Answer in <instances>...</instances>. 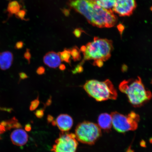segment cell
I'll return each mask as SVG.
<instances>
[{
    "label": "cell",
    "mask_w": 152,
    "mask_h": 152,
    "mask_svg": "<svg viewBox=\"0 0 152 152\" xmlns=\"http://www.w3.org/2000/svg\"><path fill=\"white\" fill-rule=\"evenodd\" d=\"M24 56L26 59L28 60V62H30V58H31V55L29 52V50H28V49L25 54Z\"/></svg>",
    "instance_id": "cb8c5ba5"
},
{
    "label": "cell",
    "mask_w": 152,
    "mask_h": 152,
    "mask_svg": "<svg viewBox=\"0 0 152 152\" xmlns=\"http://www.w3.org/2000/svg\"><path fill=\"white\" fill-rule=\"evenodd\" d=\"M53 119H54V118H53V117L52 116V115H48V116L47 120L48 122H52V121H54L53 120Z\"/></svg>",
    "instance_id": "83f0119b"
},
{
    "label": "cell",
    "mask_w": 152,
    "mask_h": 152,
    "mask_svg": "<svg viewBox=\"0 0 152 152\" xmlns=\"http://www.w3.org/2000/svg\"><path fill=\"white\" fill-rule=\"evenodd\" d=\"M45 109H41L37 110L35 113V115L38 118H41L44 115Z\"/></svg>",
    "instance_id": "44dd1931"
},
{
    "label": "cell",
    "mask_w": 152,
    "mask_h": 152,
    "mask_svg": "<svg viewBox=\"0 0 152 152\" xmlns=\"http://www.w3.org/2000/svg\"><path fill=\"white\" fill-rule=\"evenodd\" d=\"M26 12L24 11H21L19 13V16L21 18H23L25 15Z\"/></svg>",
    "instance_id": "484cf974"
},
{
    "label": "cell",
    "mask_w": 152,
    "mask_h": 152,
    "mask_svg": "<svg viewBox=\"0 0 152 152\" xmlns=\"http://www.w3.org/2000/svg\"><path fill=\"white\" fill-rule=\"evenodd\" d=\"M90 1H96V0H90Z\"/></svg>",
    "instance_id": "d6a6232c"
},
{
    "label": "cell",
    "mask_w": 152,
    "mask_h": 152,
    "mask_svg": "<svg viewBox=\"0 0 152 152\" xmlns=\"http://www.w3.org/2000/svg\"><path fill=\"white\" fill-rule=\"evenodd\" d=\"M61 60L62 62H65L71 65V55L70 49L64 48L61 52H58Z\"/></svg>",
    "instance_id": "9a60e30c"
},
{
    "label": "cell",
    "mask_w": 152,
    "mask_h": 152,
    "mask_svg": "<svg viewBox=\"0 0 152 152\" xmlns=\"http://www.w3.org/2000/svg\"><path fill=\"white\" fill-rule=\"evenodd\" d=\"M89 23L99 28L113 27L117 23V18L111 10L103 8L96 1L89 0Z\"/></svg>",
    "instance_id": "277c9868"
},
{
    "label": "cell",
    "mask_w": 152,
    "mask_h": 152,
    "mask_svg": "<svg viewBox=\"0 0 152 152\" xmlns=\"http://www.w3.org/2000/svg\"><path fill=\"white\" fill-rule=\"evenodd\" d=\"M39 96H38L37 99L33 100V101L31 102L30 107V110L32 111L37 109V108L39 106Z\"/></svg>",
    "instance_id": "d6986e66"
},
{
    "label": "cell",
    "mask_w": 152,
    "mask_h": 152,
    "mask_svg": "<svg viewBox=\"0 0 152 152\" xmlns=\"http://www.w3.org/2000/svg\"><path fill=\"white\" fill-rule=\"evenodd\" d=\"M85 46L83 61L94 60L93 65L99 67H102L104 62L109 59L113 49V42L111 40L96 37Z\"/></svg>",
    "instance_id": "6da1fadb"
},
{
    "label": "cell",
    "mask_w": 152,
    "mask_h": 152,
    "mask_svg": "<svg viewBox=\"0 0 152 152\" xmlns=\"http://www.w3.org/2000/svg\"><path fill=\"white\" fill-rule=\"evenodd\" d=\"M45 69L43 66H39L37 68V73L38 75H42L45 73Z\"/></svg>",
    "instance_id": "603a6c76"
},
{
    "label": "cell",
    "mask_w": 152,
    "mask_h": 152,
    "mask_svg": "<svg viewBox=\"0 0 152 152\" xmlns=\"http://www.w3.org/2000/svg\"><path fill=\"white\" fill-rule=\"evenodd\" d=\"M13 59L12 54L10 52L7 51L0 53V68L3 70L8 69L12 64Z\"/></svg>",
    "instance_id": "5bb4252c"
},
{
    "label": "cell",
    "mask_w": 152,
    "mask_h": 152,
    "mask_svg": "<svg viewBox=\"0 0 152 152\" xmlns=\"http://www.w3.org/2000/svg\"><path fill=\"white\" fill-rule=\"evenodd\" d=\"M136 7V0H116L112 10L120 16H130Z\"/></svg>",
    "instance_id": "ba28073f"
},
{
    "label": "cell",
    "mask_w": 152,
    "mask_h": 152,
    "mask_svg": "<svg viewBox=\"0 0 152 152\" xmlns=\"http://www.w3.org/2000/svg\"><path fill=\"white\" fill-rule=\"evenodd\" d=\"M69 6L83 15L89 22L90 20L88 10L89 0H71Z\"/></svg>",
    "instance_id": "9c48e42d"
},
{
    "label": "cell",
    "mask_w": 152,
    "mask_h": 152,
    "mask_svg": "<svg viewBox=\"0 0 152 152\" xmlns=\"http://www.w3.org/2000/svg\"><path fill=\"white\" fill-rule=\"evenodd\" d=\"M62 12L66 16H68L70 15V11L68 9H63Z\"/></svg>",
    "instance_id": "d4e9b609"
},
{
    "label": "cell",
    "mask_w": 152,
    "mask_h": 152,
    "mask_svg": "<svg viewBox=\"0 0 152 152\" xmlns=\"http://www.w3.org/2000/svg\"><path fill=\"white\" fill-rule=\"evenodd\" d=\"M11 139L15 145L22 146L26 144L28 141V136L25 131L23 129H16L11 133Z\"/></svg>",
    "instance_id": "30bf717a"
},
{
    "label": "cell",
    "mask_w": 152,
    "mask_h": 152,
    "mask_svg": "<svg viewBox=\"0 0 152 152\" xmlns=\"http://www.w3.org/2000/svg\"><path fill=\"white\" fill-rule=\"evenodd\" d=\"M119 88L126 95L129 102L135 107H141L152 98L151 92L146 88L139 77L121 82Z\"/></svg>",
    "instance_id": "7a4b0ae2"
},
{
    "label": "cell",
    "mask_w": 152,
    "mask_h": 152,
    "mask_svg": "<svg viewBox=\"0 0 152 152\" xmlns=\"http://www.w3.org/2000/svg\"><path fill=\"white\" fill-rule=\"evenodd\" d=\"M52 97L50 96V98L47 101L46 104H45V105L49 106L51 104H52Z\"/></svg>",
    "instance_id": "4316f807"
},
{
    "label": "cell",
    "mask_w": 152,
    "mask_h": 152,
    "mask_svg": "<svg viewBox=\"0 0 152 152\" xmlns=\"http://www.w3.org/2000/svg\"><path fill=\"white\" fill-rule=\"evenodd\" d=\"M43 61L45 65L53 68L58 67L61 61L58 53L53 51L47 53L44 56Z\"/></svg>",
    "instance_id": "7c38bea8"
},
{
    "label": "cell",
    "mask_w": 152,
    "mask_h": 152,
    "mask_svg": "<svg viewBox=\"0 0 152 152\" xmlns=\"http://www.w3.org/2000/svg\"><path fill=\"white\" fill-rule=\"evenodd\" d=\"M77 140L87 145H94L102 135L101 129L98 124L88 121L79 124L75 130Z\"/></svg>",
    "instance_id": "5b68a950"
},
{
    "label": "cell",
    "mask_w": 152,
    "mask_h": 152,
    "mask_svg": "<svg viewBox=\"0 0 152 152\" xmlns=\"http://www.w3.org/2000/svg\"><path fill=\"white\" fill-rule=\"evenodd\" d=\"M78 142L75 134L61 132L55 141L51 151L53 152H76Z\"/></svg>",
    "instance_id": "52a82bcc"
},
{
    "label": "cell",
    "mask_w": 152,
    "mask_h": 152,
    "mask_svg": "<svg viewBox=\"0 0 152 152\" xmlns=\"http://www.w3.org/2000/svg\"><path fill=\"white\" fill-rule=\"evenodd\" d=\"M83 32H84L82 29L80 28H76L74 30L73 33L75 36V37L77 38H79L81 37L82 33Z\"/></svg>",
    "instance_id": "7402d4cb"
},
{
    "label": "cell",
    "mask_w": 152,
    "mask_h": 152,
    "mask_svg": "<svg viewBox=\"0 0 152 152\" xmlns=\"http://www.w3.org/2000/svg\"><path fill=\"white\" fill-rule=\"evenodd\" d=\"M98 125L101 129L106 132H109L113 126V121L111 114L102 113L99 116Z\"/></svg>",
    "instance_id": "4fadbf2b"
},
{
    "label": "cell",
    "mask_w": 152,
    "mask_h": 152,
    "mask_svg": "<svg viewBox=\"0 0 152 152\" xmlns=\"http://www.w3.org/2000/svg\"><path fill=\"white\" fill-rule=\"evenodd\" d=\"M113 126L118 132L125 133L137 129L140 118V115L134 111L125 115L117 111L111 114Z\"/></svg>",
    "instance_id": "8992f818"
},
{
    "label": "cell",
    "mask_w": 152,
    "mask_h": 152,
    "mask_svg": "<svg viewBox=\"0 0 152 152\" xmlns=\"http://www.w3.org/2000/svg\"><path fill=\"white\" fill-rule=\"evenodd\" d=\"M57 126L62 132H67L73 126V121L72 117L67 114H61L56 121Z\"/></svg>",
    "instance_id": "8fae6325"
},
{
    "label": "cell",
    "mask_w": 152,
    "mask_h": 152,
    "mask_svg": "<svg viewBox=\"0 0 152 152\" xmlns=\"http://www.w3.org/2000/svg\"><path fill=\"white\" fill-rule=\"evenodd\" d=\"M7 130L6 121H4L0 123V139L1 135Z\"/></svg>",
    "instance_id": "ffe728a7"
},
{
    "label": "cell",
    "mask_w": 152,
    "mask_h": 152,
    "mask_svg": "<svg viewBox=\"0 0 152 152\" xmlns=\"http://www.w3.org/2000/svg\"><path fill=\"white\" fill-rule=\"evenodd\" d=\"M116 0H96V2L98 5L104 9L113 10Z\"/></svg>",
    "instance_id": "2e32d148"
},
{
    "label": "cell",
    "mask_w": 152,
    "mask_h": 152,
    "mask_svg": "<svg viewBox=\"0 0 152 152\" xmlns=\"http://www.w3.org/2000/svg\"><path fill=\"white\" fill-rule=\"evenodd\" d=\"M0 109H1V108H0Z\"/></svg>",
    "instance_id": "836d02e7"
},
{
    "label": "cell",
    "mask_w": 152,
    "mask_h": 152,
    "mask_svg": "<svg viewBox=\"0 0 152 152\" xmlns=\"http://www.w3.org/2000/svg\"><path fill=\"white\" fill-rule=\"evenodd\" d=\"M84 61H82L80 64H78L75 66V69H73L72 71V73L75 75V74H79L82 73L83 71V65L84 64Z\"/></svg>",
    "instance_id": "ac0fdd59"
},
{
    "label": "cell",
    "mask_w": 152,
    "mask_h": 152,
    "mask_svg": "<svg viewBox=\"0 0 152 152\" xmlns=\"http://www.w3.org/2000/svg\"><path fill=\"white\" fill-rule=\"evenodd\" d=\"M126 152H134V150L132 149L131 148V146L128 148V150H127Z\"/></svg>",
    "instance_id": "1f68e13d"
},
{
    "label": "cell",
    "mask_w": 152,
    "mask_h": 152,
    "mask_svg": "<svg viewBox=\"0 0 152 152\" xmlns=\"http://www.w3.org/2000/svg\"><path fill=\"white\" fill-rule=\"evenodd\" d=\"M72 59L74 61H80L81 59V51L77 46H75L70 49Z\"/></svg>",
    "instance_id": "e0dca14e"
},
{
    "label": "cell",
    "mask_w": 152,
    "mask_h": 152,
    "mask_svg": "<svg viewBox=\"0 0 152 152\" xmlns=\"http://www.w3.org/2000/svg\"><path fill=\"white\" fill-rule=\"evenodd\" d=\"M83 88L89 96L97 102L115 100L117 98V90L109 79L102 81L96 80L87 81Z\"/></svg>",
    "instance_id": "3957f363"
},
{
    "label": "cell",
    "mask_w": 152,
    "mask_h": 152,
    "mask_svg": "<svg viewBox=\"0 0 152 152\" xmlns=\"http://www.w3.org/2000/svg\"><path fill=\"white\" fill-rule=\"evenodd\" d=\"M59 68L61 70V71H64L66 69V67L64 64H60Z\"/></svg>",
    "instance_id": "f1b7e54d"
},
{
    "label": "cell",
    "mask_w": 152,
    "mask_h": 152,
    "mask_svg": "<svg viewBox=\"0 0 152 152\" xmlns=\"http://www.w3.org/2000/svg\"><path fill=\"white\" fill-rule=\"evenodd\" d=\"M20 77L22 79H25L28 77L26 74L23 73L21 74Z\"/></svg>",
    "instance_id": "f546056e"
},
{
    "label": "cell",
    "mask_w": 152,
    "mask_h": 152,
    "mask_svg": "<svg viewBox=\"0 0 152 152\" xmlns=\"http://www.w3.org/2000/svg\"><path fill=\"white\" fill-rule=\"evenodd\" d=\"M26 130L27 131H30L31 130V126L29 124L26 125Z\"/></svg>",
    "instance_id": "4dcf8cb0"
}]
</instances>
